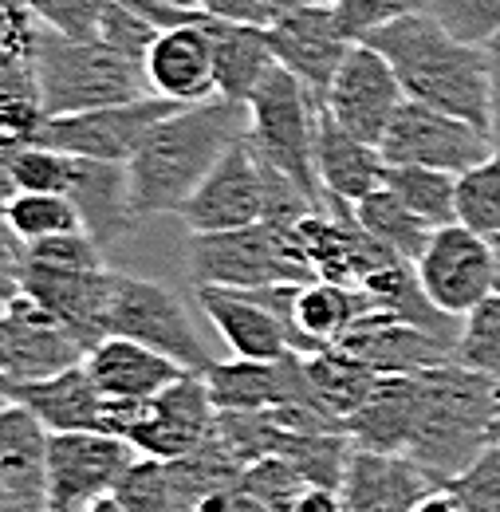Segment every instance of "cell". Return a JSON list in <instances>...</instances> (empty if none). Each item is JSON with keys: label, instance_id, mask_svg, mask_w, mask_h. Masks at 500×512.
Wrapping results in <instances>:
<instances>
[{"label": "cell", "instance_id": "cell-6", "mask_svg": "<svg viewBox=\"0 0 500 512\" xmlns=\"http://www.w3.org/2000/svg\"><path fill=\"white\" fill-rule=\"evenodd\" d=\"M245 107H249L252 150L272 170L292 178L319 209H327V197H323L319 174H315V115H319V99L292 71H284L276 64L260 79V87L252 91V99Z\"/></svg>", "mask_w": 500, "mask_h": 512}, {"label": "cell", "instance_id": "cell-34", "mask_svg": "<svg viewBox=\"0 0 500 512\" xmlns=\"http://www.w3.org/2000/svg\"><path fill=\"white\" fill-rule=\"evenodd\" d=\"M304 371L312 379V390L319 398V406L331 414V418H347L355 414L378 383V371H371L363 359H355L351 351L343 347H327V351H315L304 355Z\"/></svg>", "mask_w": 500, "mask_h": 512}, {"label": "cell", "instance_id": "cell-15", "mask_svg": "<svg viewBox=\"0 0 500 512\" xmlns=\"http://www.w3.org/2000/svg\"><path fill=\"white\" fill-rule=\"evenodd\" d=\"M189 233H225L264 221V162L249 134L233 142L178 213Z\"/></svg>", "mask_w": 500, "mask_h": 512}, {"label": "cell", "instance_id": "cell-42", "mask_svg": "<svg viewBox=\"0 0 500 512\" xmlns=\"http://www.w3.org/2000/svg\"><path fill=\"white\" fill-rule=\"evenodd\" d=\"M430 16L473 48H485L500 36V0H430Z\"/></svg>", "mask_w": 500, "mask_h": 512}, {"label": "cell", "instance_id": "cell-39", "mask_svg": "<svg viewBox=\"0 0 500 512\" xmlns=\"http://www.w3.org/2000/svg\"><path fill=\"white\" fill-rule=\"evenodd\" d=\"M111 493L123 501L126 512H186L178 489H174L170 465L162 457L138 453L123 469V477H119V485Z\"/></svg>", "mask_w": 500, "mask_h": 512}, {"label": "cell", "instance_id": "cell-2", "mask_svg": "<svg viewBox=\"0 0 500 512\" xmlns=\"http://www.w3.org/2000/svg\"><path fill=\"white\" fill-rule=\"evenodd\" d=\"M367 44L394 67L406 99L449 111L489 130V56L461 44L430 12L402 16L367 36Z\"/></svg>", "mask_w": 500, "mask_h": 512}, {"label": "cell", "instance_id": "cell-10", "mask_svg": "<svg viewBox=\"0 0 500 512\" xmlns=\"http://www.w3.org/2000/svg\"><path fill=\"white\" fill-rule=\"evenodd\" d=\"M414 272L422 280V292L445 316L465 320L477 304H485L493 296V284H497L493 241L473 233L461 221L441 225L434 229L426 253L414 260Z\"/></svg>", "mask_w": 500, "mask_h": 512}, {"label": "cell", "instance_id": "cell-7", "mask_svg": "<svg viewBox=\"0 0 500 512\" xmlns=\"http://www.w3.org/2000/svg\"><path fill=\"white\" fill-rule=\"evenodd\" d=\"M103 430L123 438L146 457H182L217 434V406L205 375H182L178 383L142 402H107Z\"/></svg>", "mask_w": 500, "mask_h": 512}, {"label": "cell", "instance_id": "cell-63", "mask_svg": "<svg viewBox=\"0 0 500 512\" xmlns=\"http://www.w3.org/2000/svg\"><path fill=\"white\" fill-rule=\"evenodd\" d=\"M312 4H335V0H312Z\"/></svg>", "mask_w": 500, "mask_h": 512}, {"label": "cell", "instance_id": "cell-44", "mask_svg": "<svg viewBox=\"0 0 500 512\" xmlns=\"http://www.w3.org/2000/svg\"><path fill=\"white\" fill-rule=\"evenodd\" d=\"M40 16L28 0H0V67L36 64Z\"/></svg>", "mask_w": 500, "mask_h": 512}, {"label": "cell", "instance_id": "cell-40", "mask_svg": "<svg viewBox=\"0 0 500 512\" xmlns=\"http://www.w3.org/2000/svg\"><path fill=\"white\" fill-rule=\"evenodd\" d=\"M453 359L469 371L489 375L500 383V296L493 292L485 304H477L465 320H461V335L453 347Z\"/></svg>", "mask_w": 500, "mask_h": 512}, {"label": "cell", "instance_id": "cell-3", "mask_svg": "<svg viewBox=\"0 0 500 512\" xmlns=\"http://www.w3.org/2000/svg\"><path fill=\"white\" fill-rule=\"evenodd\" d=\"M500 418V383L457 359L418 375V422L406 457L434 481L445 485L465 473L493 442Z\"/></svg>", "mask_w": 500, "mask_h": 512}, {"label": "cell", "instance_id": "cell-21", "mask_svg": "<svg viewBox=\"0 0 500 512\" xmlns=\"http://www.w3.org/2000/svg\"><path fill=\"white\" fill-rule=\"evenodd\" d=\"M339 347L363 359L378 375H422L453 359V343L414 327L410 320H398L382 308H367L339 339Z\"/></svg>", "mask_w": 500, "mask_h": 512}, {"label": "cell", "instance_id": "cell-23", "mask_svg": "<svg viewBox=\"0 0 500 512\" xmlns=\"http://www.w3.org/2000/svg\"><path fill=\"white\" fill-rule=\"evenodd\" d=\"M430 489L434 481L414 465V457L355 446L339 485V501L343 512H414Z\"/></svg>", "mask_w": 500, "mask_h": 512}, {"label": "cell", "instance_id": "cell-27", "mask_svg": "<svg viewBox=\"0 0 500 512\" xmlns=\"http://www.w3.org/2000/svg\"><path fill=\"white\" fill-rule=\"evenodd\" d=\"M197 308L205 312V320L217 327V335L225 339V347L237 359H280L292 351L284 323L276 320L252 292L237 288H193Z\"/></svg>", "mask_w": 500, "mask_h": 512}, {"label": "cell", "instance_id": "cell-57", "mask_svg": "<svg viewBox=\"0 0 500 512\" xmlns=\"http://www.w3.org/2000/svg\"><path fill=\"white\" fill-rule=\"evenodd\" d=\"M87 512H126V509H123V501H119L115 493H107V497H99V501H95Z\"/></svg>", "mask_w": 500, "mask_h": 512}, {"label": "cell", "instance_id": "cell-14", "mask_svg": "<svg viewBox=\"0 0 500 512\" xmlns=\"http://www.w3.org/2000/svg\"><path fill=\"white\" fill-rule=\"evenodd\" d=\"M115 272L103 268H52V264H16V292L32 296L91 351L107 339V312H111Z\"/></svg>", "mask_w": 500, "mask_h": 512}, {"label": "cell", "instance_id": "cell-19", "mask_svg": "<svg viewBox=\"0 0 500 512\" xmlns=\"http://www.w3.org/2000/svg\"><path fill=\"white\" fill-rule=\"evenodd\" d=\"M205 386L217 410H268V406H319L304 355L288 351L280 359H225L205 371ZM327 414V410H323Z\"/></svg>", "mask_w": 500, "mask_h": 512}, {"label": "cell", "instance_id": "cell-22", "mask_svg": "<svg viewBox=\"0 0 500 512\" xmlns=\"http://www.w3.org/2000/svg\"><path fill=\"white\" fill-rule=\"evenodd\" d=\"M48 438L52 430L24 406H0V493L24 512H48Z\"/></svg>", "mask_w": 500, "mask_h": 512}, {"label": "cell", "instance_id": "cell-35", "mask_svg": "<svg viewBox=\"0 0 500 512\" xmlns=\"http://www.w3.org/2000/svg\"><path fill=\"white\" fill-rule=\"evenodd\" d=\"M351 209H355L359 225L375 237L378 245H386L398 260H410V264H414L418 256L426 253L430 237H434V225H426L398 193H390L386 186L375 193H367V197L355 201Z\"/></svg>", "mask_w": 500, "mask_h": 512}, {"label": "cell", "instance_id": "cell-26", "mask_svg": "<svg viewBox=\"0 0 500 512\" xmlns=\"http://www.w3.org/2000/svg\"><path fill=\"white\" fill-rule=\"evenodd\" d=\"M371 308V300L359 288L331 284V280H304L292 288L284 331L296 355H315L327 347H339V339L351 331V323Z\"/></svg>", "mask_w": 500, "mask_h": 512}, {"label": "cell", "instance_id": "cell-8", "mask_svg": "<svg viewBox=\"0 0 500 512\" xmlns=\"http://www.w3.org/2000/svg\"><path fill=\"white\" fill-rule=\"evenodd\" d=\"M107 335H123V339H138L162 355H170L174 363H182L193 375H205L213 367L209 351L201 347V335L189 320L186 304L146 280V276H130V272H115V288H111V312H107Z\"/></svg>", "mask_w": 500, "mask_h": 512}, {"label": "cell", "instance_id": "cell-61", "mask_svg": "<svg viewBox=\"0 0 500 512\" xmlns=\"http://www.w3.org/2000/svg\"><path fill=\"white\" fill-rule=\"evenodd\" d=\"M166 4H182V8H197V0H166Z\"/></svg>", "mask_w": 500, "mask_h": 512}, {"label": "cell", "instance_id": "cell-31", "mask_svg": "<svg viewBox=\"0 0 500 512\" xmlns=\"http://www.w3.org/2000/svg\"><path fill=\"white\" fill-rule=\"evenodd\" d=\"M205 28L213 40V75H217V99L249 103L260 79L276 67L268 32L256 24H237L205 12Z\"/></svg>", "mask_w": 500, "mask_h": 512}, {"label": "cell", "instance_id": "cell-54", "mask_svg": "<svg viewBox=\"0 0 500 512\" xmlns=\"http://www.w3.org/2000/svg\"><path fill=\"white\" fill-rule=\"evenodd\" d=\"M4 205H8V197H0V268L16 276V264H20V253H24V245H20V237L8 229Z\"/></svg>", "mask_w": 500, "mask_h": 512}, {"label": "cell", "instance_id": "cell-37", "mask_svg": "<svg viewBox=\"0 0 500 512\" xmlns=\"http://www.w3.org/2000/svg\"><path fill=\"white\" fill-rule=\"evenodd\" d=\"M4 217H8V229L20 237V245H32V241H44V237H60V233H79L83 229L79 209L71 205L67 193H32V190L12 193L8 205H4Z\"/></svg>", "mask_w": 500, "mask_h": 512}, {"label": "cell", "instance_id": "cell-62", "mask_svg": "<svg viewBox=\"0 0 500 512\" xmlns=\"http://www.w3.org/2000/svg\"><path fill=\"white\" fill-rule=\"evenodd\" d=\"M493 442L500 446V418H497V426H493Z\"/></svg>", "mask_w": 500, "mask_h": 512}, {"label": "cell", "instance_id": "cell-18", "mask_svg": "<svg viewBox=\"0 0 500 512\" xmlns=\"http://www.w3.org/2000/svg\"><path fill=\"white\" fill-rule=\"evenodd\" d=\"M264 32H268L272 60L284 71H292L315 99L327 95L335 71H339V64L347 60V52L355 44L339 28L335 4H300L288 16H280L276 24H268Z\"/></svg>", "mask_w": 500, "mask_h": 512}, {"label": "cell", "instance_id": "cell-11", "mask_svg": "<svg viewBox=\"0 0 500 512\" xmlns=\"http://www.w3.org/2000/svg\"><path fill=\"white\" fill-rule=\"evenodd\" d=\"M174 111H178V103H170V99L138 95V99L111 103V107L44 119L36 142L52 146V150H63V154H75V158H95V162L126 166L130 154L138 150V142L146 138V130L154 127V123H162L166 115H174Z\"/></svg>", "mask_w": 500, "mask_h": 512}, {"label": "cell", "instance_id": "cell-28", "mask_svg": "<svg viewBox=\"0 0 500 512\" xmlns=\"http://www.w3.org/2000/svg\"><path fill=\"white\" fill-rule=\"evenodd\" d=\"M67 197L79 209L83 233L99 241L103 249L126 237L138 217L130 209V178L126 166L115 162H95V158H75L71 154V174H67Z\"/></svg>", "mask_w": 500, "mask_h": 512}, {"label": "cell", "instance_id": "cell-45", "mask_svg": "<svg viewBox=\"0 0 500 512\" xmlns=\"http://www.w3.org/2000/svg\"><path fill=\"white\" fill-rule=\"evenodd\" d=\"M418 12H430V0H335L339 28L351 40H367L378 28L402 16H418Z\"/></svg>", "mask_w": 500, "mask_h": 512}, {"label": "cell", "instance_id": "cell-13", "mask_svg": "<svg viewBox=\"0 0 500 512\" xmlns=\"http://www.w3.org/2000/svg\"><path fill=\"white\" fill-rule=\"evenodd\" d=\"M83 343L63 327L48 308H40L32 296L16 292L4 300V320H0V371L8 386L40 383L52 379L67 367L83 363Z\"/></svg>", "mask_w": 500, "mask_h": 512}, {"label": "cell", "instance_id": "cell-36", "mask_svg": "<svg viewBox=\"0 0 500 512\" xmlns=\"http://www.w3.org/2000/svg\"><path fill=\"white\" fill-rule=\"evenodd\" d=\"M390 193H398L426 225H453L457 221V174L449 170H430V166H386Z\"/></svg>", "mask_w": 500, "mask_h": 512}, {"label": "cell", "instance_id": "cell-43", "mask_svg": "<svg viewBox=\"0 0 500 512\" xmlns=\"http://www.w3.org/2000/svg\"><path fill=\"white\" fill-rule=\"evenodd\" d=\"M67 174H71V154L40 146V142H28L8 162V182L16 193H67Z\"/></svg>", "mask_w": 500, "mask_h": 512}, {"label": "cell", "instance_id": "cell-55", "mask_svg": "<svg viewBox=\"0 0 500 512\" xmlns=\"http://www.w3.org/2000/svg\"><path fill=\"white\" fill-rule=\"evenodd\" d=\"M414 512H473L449 485H434L418 505H414Z\"/></svg>", "mask_w": 500, "mask_h": 512}, {"label": "cell", "instance_id": "cell-53", "mask_svg": "<svg viewBox=\"0 0 500 512\" xmlns=\"http://www.w3.org/2000/svg\"><path fill=\"white\" fill-rule=\"evenodd\" d=\"M0 95H40V83H36V64L0 67Z\"/></svg>", "mask_w": 500, "mask_h": 512}, {"label": "cell", "instance_id": "cell-58", "mask_svg": "<svg viewBox=\"0 0 500 512\" xmlns=\"http://www.w3.org/2000/svg\"><path fill=\"white\" fill-rule=\"evenodd\" d=\"M8 296H16V276L0 268V300H8Z\"/></svg>", "mask_w": 500, "mask_h": 512}, {"label": "cell", "instance_id": "cell-5", "mask_svg": "<svg viewBox=\"0 0 500 512\" xmlns=\"http://www.w3.org/2000/svg\"><path fill=\"white\" fill-rule=\"evenodd\" d=\"M186 268L193 288L209 284V288L256 292L272 284L315 280L296 229H280L268 221L225 229V233H189Z\"/></svg>", "mask_w": 500, "mask_h": 512}, {"label": "cell", "instance_id": "cell-25", "mask_svg": "<svg viewBox=\"0 0 500 512\" xmlns=\"http://www.w3.org/2000/svg\"><path fill=\"white\" fill-rule=\"evenodd\" d=\"M315 174L327 201H363L367 193L382 190L386 182V158L375 142H363L359 134L339 127V119L319 103L315 115Z\"/></svg>", "mask_w": 500, "mask_h": 512}, {"label": "cell", "instance_id": "cell-52", "mask_svg": "<svg viewBox=\"0 0 500 512\" xmlns=\"http://www.w3.org/2000/svg\"><path fill=\"white\" fill-rule=\"evenodd\" d=\"M193 512H272L264 501H256L252 493H245L241 485L237 489H229V493H217V497H209V501H201Z\"/></svg>", "mask_w": 500, "mask_h": 512}, {"label": "cell", "instance_id": "cell-16", "mask_svg": "<svg viewBox=\"0 0 500 512\" xmlns=\"http://www.w3.org/2000/svg\"><path fill=\"white\" fill-rule=\"evenodd\" d=\"M319 103L339 119V127H347L363 142L378 146L390 119L406 103V91H402L394 67L386 64V56L375 52L367 40H355Z\"/></svg>", "mask_w": 500, "mask_h": 512}, {"label": "cell", "instance_id": "cell-12", "mask_svg": "<svg viewBox=\"0 0 500 512\" xmlns=\"http://www.w3.org/2000/svg\"><path fill=\"white\" fill-rule=\"evenodd\" d=\"M138 449L107 430H67L48 438V512H87L107 497Z\"/></svg>", "mask_w": 500, "mask_h": 512}, {"label": "cell", "instance_id": "cell-29", "mask_svg": "<svg viewBox=\"0 0 500 512\" xmlns=\"http://www.w3.org/2000/svg\"><path fill=\"white\" fill-rule=\"evenodd\" d=\"M418 422V375H378L371 398L343 418V434L359 449L406 453Z\"/></svg>", "mask_w": 500, "mask_h": 512}, {"label": "cell", "instance_id": "cell-17", "mask_svg": "<svg viewBox=\"0 0 500 512\" xmlns=\"http://www.w3.org/2000/svg\"><path fill=\"white\" fill-rule=\"evenodd\" d=\"M296 237H300V249L308 256L315 276L331 280V284H347V288H359L382 264L398 260L359 225V217L347 201H327V209L308 213L296 225Z\"/></svg>", "mask_w": 500, "mask_h": 512}, {"label": "cell", "instance_id": "cell-51", "mask_svg": "<svg viewBox=\"0 0 500 512\" xmlns=\"http://www.w3.org/2000/svg\"><path fill=\"white\" fill-rule=\"evenodd\" d=\"M485 56H489V138L500 154V36L485 44Z\"/></svg>", "mask_w": 500, "mask_h": 512}, {"label": "cell", "instance_id": "cell-41", "mask_svg": "<svg viewBox=\"0 0 500 512\" xmlns=\"http://www.w3.org/2000/svg\"><path fill=\"white\" fill-rule=\"evenodd\" d=\"M241 489L252 493L256 501H264L272 512H288L312 485L304 481V473L292 461H284V457H260V461L245 465Z\"/></svg>", "mask_w": 500, "mask_h": 512}, {"label": "cell", "instance_id": "cell-49", "mask_svg": "<svg viewBox=\"0 0 500 512\" xmlns=\"http://www.w3.org/2000/svg\"><path fill=\"white\" fill-rule=\"evenodd\" d=\"M465 505L473 512H500V446L489 442L485 453L465 469L457 473L453 481H445Z\"/></svg>", "mask_w": 500, "mask_h": 512}, {"label": "cell", "instance_id": "cell-30", "mask_svg": "<svg viewBox=\"0 0 500 512\" xmlns=\"http://www.w3.org/2000/svg\"><path fill=\"white\" fill-rule=\"evenodd\" d=\"M12 402H24L52 434L67 430H103L107 418V398L99 394V386L91 383L87 367L75 363L52 379L40 383H24L12 390Z\"/></svg>", "mask_w": 500, "mask_h": 512}, {"label": "cell", "instance_id": "cell-64", "mask_svg": "<svg viewBox=\"0 0 500 512\" xmlns=\"http://www.w3.org/2000/svg\"><path fill=\"white\" fill-rule=\"evenodd\" d=\"M0 501H8V497H4V493H0Z\"/></svg>", "mask_w": 500, "mask_h": 512}, {"label": "cell", "instance_id": "cell-50", "mask_svg": "<svg viewBox=\"0 0 500 512\" xmlns=\"http://www.w3.org/2000/svg\"><path fill=\"white\" fill-rule=\"evenodd\" d=\"M300 4H312V0H197V8H205L209 16L237 20V24H256V28L276 24L280 16H288Z\"/></svg>", "mask_w": 500, "mask_h": 512}, {"label": "cell", "instance_id": "cell-48", "mask_svg": "<svg viewBox=\"0 0 500 512\" xmlns=\"http://www.w3.org/2000/svg\"><path fill=\"white\" fill-rule=\"evenodd\" d=\"M158 28L130 4V0H115L107 12H103V24H99V40H107L111 48H119L130 60H146L150 44H154Z\"/></svg>", "mask_w": 500, "mask_h": 512}, {"label": "cell", "instance_id": "cell-9", "mask_svg": "<svg viewBox=\"0 0 500 512\" xmlns=\"http://www.w3.org/2000/svg\"><path fill=\"white\" fill-rule=\"evenodd\" d=\"M378 150L386 166H430V170L465 174L469 166L493 154V138L489 130L469 119H457L449 111L406 99L398 115L390 119Z\"/></svg>", "mask_w": 500, "mask_h": 512}, {"label": "cell", "instance_id": "cell-38", "mask_svg": "<svg viewBox=\"0 0 500 512\" xmlns=\"http://www.w3.org/2000/svg\"><path fill=\"white\" fill-rule=\"evenodd\" d=\"M457 221L481 237H500V154L493 150L457 174Z\"/></svg>", "mask_w": 500, "mask_h": 512}, {"label": "cell", "instance_id": "cell-47", "mask_svg": "<svg viewBox=\"0 0 500 512\" xmlns=\"http://www.w3.org/2000/svg\"><path fill=\"white\" fill-rule=\"evenodd\" d=\"M44 28L71 36V40H99L103 12L115 0H28Z\"/></svg>", "mask_w": 500, "mask_h": 512}, {"label": "cell", "instance_id": "cell-33", "mask_svg": "<svg viewBox=\"0 0 500 512\" xmlns=\"http://www.w3.org/2000/svg\"><path fill=\"white\" fill-rule=\"evenodd\" d=\"M170 477H174V489L182 497V509L193 512L201 501L217 497V493H229L241 485L245 477V461L225 446L217 434L205 438L201 446H193L182 457H170Z\"/></svg>", "mask_w": 500, "mask_h": 512}, {"label": "cell", "instance_id": "cell-4", "mask_svg": "<svg viewBox=\"0 0 500 512\" xmlns=\"http://www.w3.org/2000/svg\"><path fill=\"white\" fill-rule=\"evenodd\" d=\"M36 83H40V103L48 119L150 95L146 71L138 60L123 56L107 40H71L52 28H40Z\"/></svg>", "mask_w": 500, "mask_h": 512}, {"label": "cell", "instance_id": "cell-1", "mask_svg": "<svg viewBox=\"0 0 500 512\" xmlns=\"http://www.w3.org/2000/svg\"><path fill=\"white\" fill-rule=\"evenodd\" d=\"M249 134V107L233 99H205L178 107L146 130L126 162L130 209L138 221L182 213L189 193L221 162V154Z\"/></svg>", "mask_w": 500, "mask_h": 512}, {"label": "cell", "instance_id": "cell-24", "mask_svg": "<svg viewBox=\"0 0 500 512\" xmlns=\"http://www.w3.org/2000/svg\"><path fill=\"white\" fill-rule=\"evenodd\" d=\"M83 367L107 402H142V398H154L158 390H166L170 383H178L182 375H193L170 355H162L138 339H123V335H107L103 343H95L83 355Z\"/></svg>", "mask_w": 500, "mask_h": 512}, {"label": "cell", "instance_id": "cell-56", "mask_svg": "<svg viewBox=\"0 0 500 512\" xmlns=\"http://www.w3.org/2000/svg\"><path fill=\"white\" fill-rule=\"evenodd\" d=\"M288 512H343V501H339L335 489H315L312 485Z\"/></svg>", "mask_w": 500, "mask_h": 512}, {"label": "cell", "instance_id": "cell-60", "mask_svg": "<svg viewBox=\"0 0 500 512\" xmlns=\"http://www.w3.org/2000/svg\"><path fill=\"white\" fill-rule=\"evenodd\" d=\"M493 264H497V284H493V292L500 296V237H493Z\"/></svg>", "mask_w": 500, "mask_h": 512}, {"label": "cell", "instance_id": "cell-59", "mask_svg": "<svg viewBox=\"0 0 500 512\" xmlns=\"http://www.w3.org/2000/svg\"><path fill=\"white\" fill-rule=\"evenodd\" d=\"M12 300V296H8ZM0 320H4V300H0ZM4 402H12V386H8V379H4V371H0V406Z\"/></svg>", "mask_w": 500, "mask_h": 512}, {"label": "cell", "instance_id": "cell-20", "mask_svg": "<svg viewBox=\"0 0 500 512\" xmlns=\"http://www.w3.org/2000/svg\"><path fill=\"white\" fill-rule=\"evenodd\" d=\"M142 71H146L150 95L170 99L178 107L217 99L213 40L205 28V8H193V16L174 28H158V36L142 60Z\"/></svg>", "mask_w": 500, "mask_h": 512}, {"label": "cell", "instance_id": "cell-32", "mask_svg": "<svg viewBox=\"0 0 500 512\" xmlns=\"http://www.w3.org/2000/svg\"><path fill=\"white\" fill-rule=\"evenodd\" d=\"M359 292L371 300V308H382V312H390V316H398V320H410L414 327H422V331H430V335H438V339L457 347L461 327H457L453 316H445L438 304L422 292V280H418V272H414L410 260H390V264H382L378 272H371V276L359 284Z\"/></svg>", "mask_w": 500, "mask_h": 512}, {"label": "cell", "instance_id": "cell-46", "mask_svg": "<svg viewBox=\"0 0 500 512\" xmlns=\"http://www.w3.org/2000/svg\"><path fill=\"white\" fill-rule=\"evenodd\" d=\"M44 119L48 115L40 95H0V174H8V162L16 150L36 142Z\"/></svg>", "mask_w": 500, "mask_h": 512}]
</instances>
